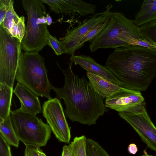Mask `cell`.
I'll return each instance as SVG.
<instances>
[{
  "mask_svg": "<svg viewBox=\"0 0 156 156\" xmlns=\"http://www.w3.org/2000/svg\"><path fill=\"white\" fill-rule=\"evenodd\" d=\"M56 63L64 74L65 83L63 87L53 86L52 90L58 98L64 100L66 117L82 124H95L99 117L108 111L104 103V98L97 92L84 76L80 78L74 73L72 63L68 64L66 70Z\"/></svg>",
  "mask_w": 156,
  "mask_h": 156,
  "instance_id": "6da1fadb",
  "label": "cell"
},
{
  "mask_svg": "<svg viewBox=\"0 0 156 156\" xmlns=\"http://www.w3.org/2000/svg\"><path fill=\"white\" fill-rule=\"evenodd\" d=\"M105 66L122 83V87L146 90L156 77V52L130 45L115 49Z\"/></svg>",
  "mask_w": 156,
  "mask_h": 156,
  "instance_id": "7a4b0ae2",
  "label": "cell"
},
{
  "mask_svg": "<svg viewBox=\"0 0 156 156\" xmlns=\"http://www.w3.org/2000/svg\"><path fill=\"white\" fill-rule=\"evenodd\" d=\"M135 40H144L140 35L139 27L123 13L114 12L102 31L90 41L89 48L92 53L100 48L115 49L133 45Z\"/></svg>",
  "mask_w": 156,
  "mask_h": 156,
  "instance_id": "3957f363",
  "label": "cell"
},
{
  "mask_svg": "<svg viewBox=\"0 0 156 156\" xmlns=\"http://www.w3.org/2000/svg\"><path fill=\"white\" fill-rule=\"evenodd\" d=\"M15 79L36 96L51 98L53 86L48 77L44 58L38 52L22 51Z\"/></svg>",
  "mask_w": 156,
  "mask_h": 156,
  "instance_id": "277c9868",
  "label": "cell"
},
{
  "mask_svg": "<svg viewBox=\"0 0 156 156\" xmlns=\"http://www.w3.org/2000/svg\"><path fill=\"white\" fill-rule=\"evenodd\" d=\"M27 16L26 33L21 42L25 52H39L48 45L46 8L41 0H22Z\"/></svg>",
  "mask_w": 156,
  "mask_h": 156,
  "instance_id": "5b68a950",
  "label": "cell"
},
{
  "mask_svg": "<svg viewBox=\"0 0 156 156\" xmlns=\"http://www.w3.org/2000/svg\"><path fill=\"white\" fill-rule=\"evenodd\" d=\"M12 123L19 140L25 145L37 147L45 146L51 136V129L36 115L23 111L20 108L11 111Z\"/></svg>",
  "mask_w": 156,
  "mask_h": 156,
  "instance_id": "8992f818",
  "label": "cell"
},
{
  "mask_svg": "<svg viewBox=\"0 0 156 156\" xmlns=\"http://www.w3.org/2000/svg\"><path fill=\"white\" fill-rule=\"evenodd\" d=\"M21 50V43L0 25V83L13 88Z\"/></svg>",
  "mask_w": 156,
  "mask_h": 156,
  "instance_id": "52a82bcc",
  "label": "cell"
},
{
  "mask_svg": "<svg viewBox=\"0 0 156 156\" xmlns=\"http://www.w3.org/2000/svg\"><path fill=\"white\" fill-rule=\"evenodd\" d=\"M111 4L108 5L103 12L95 13L90 19L69 30L65 36L59 38L64 53L74 55L77 47L83 37L99 24L104 22L112 13Z\"/></svg>",
  "mask_w": 156,
  "mask_h": 156,
  "instance_id": "ba28073f",
  "label": "cell"
},
{
  "mask_svg": "<svg viewBox=\"0 0 156 156\" xmlns=\"http://www.w3.org/2000/svg\"><path fill=\"white\" fill-rule=\"evenodd\" d=\"M42 112L57 139L60 142L69 143L71 127L67 122L60 100L55 98L44 102Z\"/></svg>",
  "mask_w": 156,
  "mask_h": 156,
  "instance_id": "9c48e42d",
  "label": "cell"
},
{
  "mask_svg": "<svg viewBox=\"0 0 156 156\" xmlns=\"http://www.w3.org/2000/svg\"><path fill=\"white\" fill-rule=\"evenodd\" d=\"M105 106L119 112L136 113L146 109V104L140 92L122 87L106 98Z\"/></svg>",
  "mask_w": 156,
  "mask_h": 156,
  "instance_id": "30bf717a",
  "label": "cell"
},
{
  "mask_svg": "<svg viewBox=\"0 0 156 156\" xmlns=\"http://www.w3.org/2000/svg\"><path fill=\"white\" fill-rule=\"evenodd\" d=\"M118 115L133 128L148 147L156 152V127L146 109L139 113L119 112Z\"/></svg>",
  "mask_w": 156,
  "mask_h": 156,
  "instance_id": "8fae6325",
  "label": "cell"
},
{
  "mask_svg": "<svg viewBox=\"0 0 156 156\" xmlns=\"http://www.w3.org/2000/svg\"><path fill=\"white\" fill-rule=\"evenodd\" d=\"M71 63L79 65L87 71L100 76L121 87L122 84L106 67L98 63L92 58L84 55H73L70 57Z\"/></svg>",
  "mask_w": 156,
  "mask_h": 156,
  "instance_id": "7c38bea8",
  "label": "cell"
},
{
  "mask_svg": "<svg viewBox=\"0 0 156 156\" xmlns=\"http://www.w3.org/2000/svg\"><path fill=\"white\" fill-rule=\"evenodd\" d=\"M13 93L20 101L21 107L20 109L21 110L35 115L42 112L38 97L25 86L17 83Z\"/></svg>",
  "mask_w": 156,
  "mask_h": 156,
  "instance_id": "4fadbf2b",
  "label": "cell"
},
{
  "mask_svg": "<svg viewBox=\"0 0 156 156\" xmlns=\"http://www.w3.org/2000/svg\"><path fill=\"white\" fill-rule=\"evenodd\" d=\"M86 74L90 84L97 92L104 98L110 96L122 87L92 73L87 72Z\"/></svg>",
  "mask_w": 156,
  "mask_h": 156,
  "instance_id": "5bb4252c",
  "label": "cell"
},
{
  "mask_svg": "<svg viewBox=\"0 0 156 156\" xmlns=\"http://www.w3.org/2000/svg\"><path fill=\"white\" fill-rule=\"evenodd\" d=\"M156 20V0H145L133 20L137 27Z\"/></svg>",
  "mask_w": 156,
  "mask_h": 156,
  "instance_id": "9a60e30c",
  "label": "cell"
},
{
  "mask_svg": "<svg viewBox=\"0 0 156 156\" xmlns=\"http://www.w3.org/2000/svg\"><path fill=\"white\" fill-rule=\"evenodd\" d=\"M13 88L0 83V122L10 116Z\"/></svg>",
  "mask_w": 156,
  "mask_h": 156,
  "instance_id": "2e32d148",
  "label": "cell"
},
{
  "mask_svg": "<svg viewBox=\"0 0 156 156\" xmlns=\"http://www.w3.org/2000/svg\"><path fill=\"white\" fill-rule=\"evenodd\" d=\"M0 132L10 145L18 147L20 140L15 132L10 116L0 122Z\"/></svg>",
  "mask_w": 156,
  "mask_h": 156,
  "instance_id": "e0dca14e",
  "label": "cell"
},
{
  "mask_svg": "<svg viewBox=\"0 0 156 156\" xmlns=\"http://www.w3.org/2000/svg\"><path fill=\"white\" fill-rule=\"evenodd\" d=\"M139 30L143 39L156 47V20L139 27Z\"/></svg>",
  "mask_w": 156,
  "mask_h": 156,
  "instance_id": "ac0fdd59",
  "label": "cell"
},
{
  "mask_svg": "<svg viewBox=\"0 0 156 156\" xmlns=\"http://www.w3.org/2000/svg\"><path fill=\"white\" fill-rule=\"evenodd\" d=\"M87 138L84 135L75 137L69 145L73 156H87Z\"/></svg>",
  "mask_w": 156,
  "mask_h": 156,
  "instance_id": "d6986e66",
  "label": "cell"
},
{
  "mask_svg": "<svg viewBox=\"0 0 156 156\" xmlns=\"http://www.w3.org/2000/svg\"><path fill=\"white\" fill-rule=\"evenodd\" d=\"M13 1H12L7 10L4 21L0 25L5 29L9 33L13 27L18 23L20 17L14 9Z\"/></svg>",
  "mask_w": 156,
  "mask_h": 156,
  "instance_id": "ffe728a7",
  "label": "cell"
},
{
  "mask_svg": "<svg viewBox=\"0 0 156 156\" xmlns=\"http://www.w3.org/2000/svg\"><path fill=\"white\" fill-rule=\"evenodd\" d=\"M87 156H110L107 152L97 141L87 138Z\"/></svg>",
  "mask_w": 156,
  "mask_h": 156,
  "instance_id": "44dd1931",
  "label": "cell"
},
{
  "mask_svg": "<svg viewBox=\"0 0 156 156\" xmlns=\"http://www.w3.org/2000/svg\"><path fill=\"white\" fill-rule=\"evenodd\" d=\"M110 17L104 22L99 24L88 32L80 42L77 47V50L82 48L85 42L92 40L100 34L108 23Z\"/></svg>",
  "mask_w": 156,
  "mask_h": 156,
  "instance_id": "7402d4cb",
  "label": "cell"
},
{
  "mask_svg": "<svg viewBox=\"0 0 156 156\" xmlns=\"http://www.w3.org/2000/svg\"><path fill=\"white\" fill-rule=\"evenodd\" d=\"M48 45L53 49L55 54L59 55L64 53L63 48L56 37L51 35L49 32L48 37Z\"/></svg>",
  "mask_w": 156,
  "mask_h": 156,
  "instance_id": "603a6c76",
  "label": "cell"
},
{
  "mask_svg": "<svg viewBox=\"0 0 156 156\" xmlns=\"http://www.w3.org/2000/svg\"><path fill=\"white\" fill-rule=\"evenodd\" d=\"M26 27L25 24V17L22 16L20 17L17 24L16 31V37L21 43L26 33Z\"/></svg>",
  "mask_w": 156,
  "mask_h": 156,
  "instance_id": "cb8c5ba5",
  "label": "cell"
},
{
  "mask_svg": "<svg viewBox=\"0 0 156 156\" xmlns=\"http://www.w3.org/2000/svg\"><path fill=\"white\" fill-rule=\"evenodd\" d=\"M10 145L0 134V156H12Z\"/></svg>",
  "mask_w": 156,
  "mask_h": 156,
  "instance_id": "d4e9b609",
  "label": "cell"
},
{
  "mask_svg": "<svg viewBox=\"0 0 156 156\" xmlns=\"http://www.w3.org/2000/svg\"><path fill=\"white\" fill-rule=\"evenodd\" d=\"M13 0H0V25L3 23L6 12Z\"/></svg>",
  "mask_w": 156,
  "mask_h": 156,
  "instance_id": "484cf974",
  "label": "cell"
},
{
  "mask_svg": "<svg viewBox=\"0 0 156 156\" xmlns=\"http://www.w3.org/2000/svg\"><path fill=\"white\" fill-rule=\"evenodd\" d=\"M133 45L145 47L151 50L156 52V47L145 40H135Z\"/></svg>",
  "mask_w": 156,
  "mask_h": 156,
  "instance_id": "4316f807",
  "label": "cell"
},
{
  "mask_svg": "<svg viewBox=\"0 0 156 156\" xmlns=\"http://www.w3.org/2000/svg\"><path fill=\"white\" fill-rule=\"evenodd\" d=\"M37 148V147L32 145H26L24 156H38Z\"/></svg>",
  "mask_w": 156,
  "mask_h": 156,
  "instance_id": "83f0119b",
  "label": "cell"
},
{
  "mask_svg": "<svg viewBox=\"0 0 156 156\" xmlns=\"http://www.w3.org/2000/svg\"><path fill=\"white\" fill-rule=\"evenodd\" d=\"M62 156H73L72 151L69 145L63 146Z\"/></svg>",
  "mask_w": 156,
  "mask_h": 156,
  "instance_id": "f1b7e54d",
  "label": "cell"
},
{
  "mask_svg": "<svg viewBox=\"0 0 156 156\" xmlns=\"http://www.w3.org/2000/svg\"><path fill=\"white\" fill-rule=\"evenodd\" d=\"M128 151L130 154H135L138 151L137 147L135 144H130L128 146Z\"/></svg>",
  "mask_w": 156,
  "mask_h": 156,
  "instance_id": "f546056e",
  "label": "cell"
},
{
  "mask_svg": "<svg viewBox=\"0 0 156 156\" xmlns=\"http://www.w3.org/2000/svg\"><path fill=\"white\" fill-rule=\"evenodd\" d=\"M45 18L47 22V24L48 25H50L52 22V19L50 15L48 14L46 15Z\"/></svg>",
  "mask_w": 156,
  "mask_h": 156,
  "instance_id": "4dcf8cb0",
  "label": "cell"
},
{
  "mask_svg": "<svg viewBox=\"0 0 156 156\" xmlns=\"http://www.w3.org/2000/svg\"><path fill=\"white\" fill-rule=\"evenodd\" d=\"M37 152L38 156H46L45 153L39 147H37Z\"/></svg>",
  "mask_w": 156,
  "mask_h": 156,
  "instance_id": "1f68e13d",
  "label": "cell"
},
{
  "mask_svg": "<svg viewBox=\"0 0 156 156\" xmlns=\"http://www.w3.org/2000/svg\"><path fill=\"white\" fill-rule=\"evenodd\" d=\"M142 156H154L146 154L145 155H142Z\"/></svg>",
  "mask_w": 156,
  "mask_h": 156,
  "instance_id": "d6a6232c",
  "label": "cell"
}]
</instances>
